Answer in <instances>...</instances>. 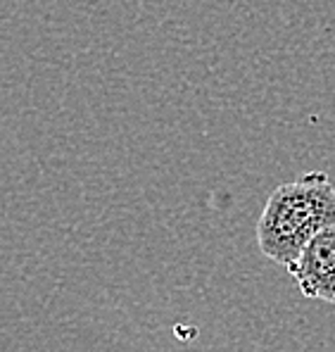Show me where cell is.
Instances as JSON below:
<instances>
[{
  "label": "cell",
  "instance_id": "obj_2",
  "mask_svg": "<svg viewBox=\"0 0 335 352\" xmlns=\"http://www.w3.org/2000/svg\"><path fill=\"white\" fill-rule=\"evenodd\" d=\"M288 272L305 298L335 305V226L309 238Z\"/></svg>",
  "mask_w": 335,
  "mask_h": 352
},
{
  "label": "cell",
  "instance_id": "obj_1",
  "mask_svg": "<svg viewBox=\"0 0 335 352\" xmlns=\"http://www.w3.org/2000/svg\"><path fill=\"white\" fill-rule=\"evenodd\" d=\"M326 226H335V186L328 174L307 172L269 195L257 221V245L288 269L309 238Z\"/></svg>",
  "mask_w": 335,
  "mask_h": 352
}]
</instances>
